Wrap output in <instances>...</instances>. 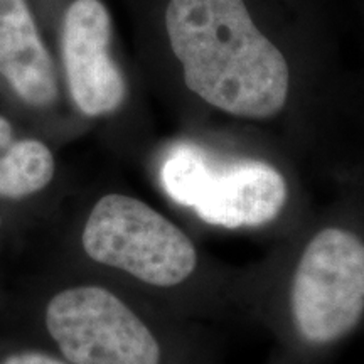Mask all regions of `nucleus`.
<instances>
[{"label": "nucleus", "instance_id": "nucleus-1", "mask_svg": "<svg viewBox=\"0 0 364 364\" xmlns=\"http://www.w3.org/2000/svg\"><path fill=\"white\" fill-rule=\"evenodd\" d=\"M166 31L184 85L209 107L245 120L284 112L289 63L245 0H169Z\"/></svg>", "mask_w": 364, "mask_h": 364}, {"label": "nucleus", "instance_id": "nucleus-2", "mask_svg": "<svg viewBox=\"0 0 364 364\" xmlns=\"http://www.w3.org/2000/svg\"><path fill=\"white\" fill-rule=\"evenodd\" d=\"M279 317L300 346L324 349L364 317V240L343 225L316 226L290 255L279 290Z\"/></svg>", "mask_w": 364, "mask_h": 364}, {"label": "nucleus", "instance_id": "nucleus-3", "mask_svg": "<svg viewBox=\"0 0 364 364\" xmlns=\"http://www.w3.org/2000/svg\"><path fill=\"white\" fill-rule=\"evenodd\" d=\"M162 191L204 225L226 231L272 226L292 198L289 177L257 157H223L194 144H176L159 167Z\"/></svg>", "mask_w": 364, "mask_h": 364}, {"label": "nucleus", "instance_id": "nucleus-4", "mask_svg": "<svg viewBox=\"0 0 364 364\" xmlns=\"http://www.w3.org/2000/svg\"><path fill=\"white\" fill-rule=\"evenodd\" d=\"M80 247L97 267L159 292L186 289L203 267L188 231L127 193H107L91 204L80 230Z\"/></svg>", "mask_w": 364, "mask_h": 364}, {"label": "nucleus", "instance_id": "nucleus-5", "mask_svg": "<svg viewBox=\"0 0 364 364\" xmlns=\"http://www.w3.org/2000/svg\"><path fill=\"white\" fill-rule=\"evenodd\" d=\"M44 329L70 364H166V346L147 316L102 284L59 289L44 307Z\"/></svg>", "mask_w": 364, "mask_h": 364}, {"label": "nucleus", "instance_id": "nucleus-6", "mask_svg": "<svg viewBox=\"0 0 364 364\" xmlns=\"http://www.w3.org/2000/svg\"><path fill=\"white\" fill-rule=\"evenodd\" d=\"M112 16L102 0H73L59 29V56L71 103L86 118L124 107L129 85L112 51Z\"/></svg>", "mask_w": 364, "mask_h": 364}, {"label": "nucleus", "instance_id": "nucleus-7", "mask_svg": "<svg viewBox=\"0 0 364 364\" xmlns=\"http://www.w3.org/2000/svg\"><path fill=\"white\" fill-rule=\"evenodd\" d=\"M0 81L33 110L51 108L59 100L56 61L31 0H0Z\"/></svg>", "mask_w": 364, "mask_h": 364}, {"label": "nucleus", "instance_id": "nucleus-8", "mask_svg": "<svg viewBox=\"0 0 364 364\" xmlns=\"http://www.w3.org/2000/svg\"><path fill=\"white\" fill-rule=\"evenodd\" d=\"M54 176L51 147L36 136L17 135L12 122L0 113V199L21 201L39 194Z\"/></svg>", "mask_w": 364, "mask_h": 364}, {"label": "nucleus", "instance_id": "nucleus-9", "mask_svg": "<svg viewBox=\"0 0 364 364\" xmlns=\"http://www.w3.org/2000/svg\"><path fill=\"white\" fill-rule=\"evenodd\" d=\"M2 364H70L66 359H63L59 354H49L44 351H22L16 353L7 359H4Z\"/></svg>", "mask_w": 364, "mask_h": 364}]
</instances>
